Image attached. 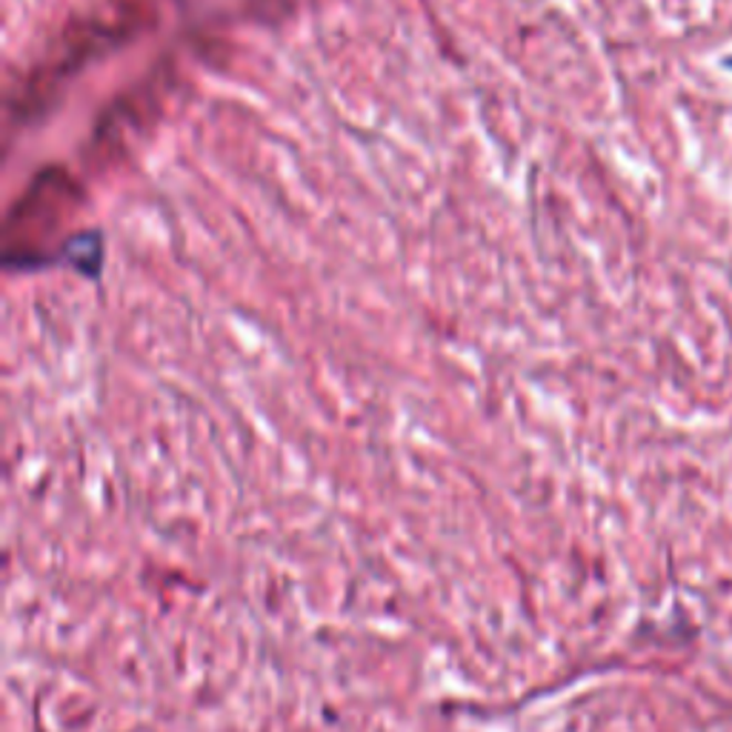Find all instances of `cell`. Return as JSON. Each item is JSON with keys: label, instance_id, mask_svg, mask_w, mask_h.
I'll return each instance as SVG.
<instances>
[{"label": "cell", "instance_id": "cell-1", "mask_svg": "<svg viewBox=\"0 0 732 732\" xmlns=\"http://www.w3.org/2000/svg\"><path fill=\"white\" fill-rule=\"evenodd\" d=\"M724 66L732 72V55H730V57H724Z\"/></svg>", "mask_w": 732, "mask_h": 732}]
</instances>
